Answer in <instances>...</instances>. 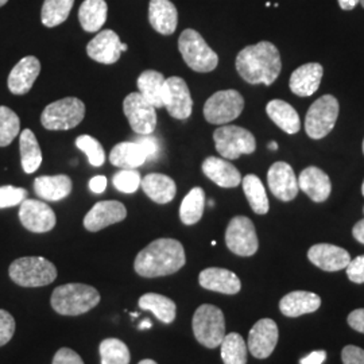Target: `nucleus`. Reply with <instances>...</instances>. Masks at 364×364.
Returning <instances> with one entry per match:
<instances>
[{
	"label": "nucleus",
	"instance_id": "nucleus-1",
	"mask_svg": "<svg viewBox=\"0 0 364 364\" xmlns=\"http://www.w3.org/2000/svg\"><path fill=\"white\" fill-rule=\"evenodd\" d=\"M236 70L248 84L272 85L282 70L281 55L272 42L246 46L236 57Z\"/></svg>",
	"mask_w": 364,
	"mask_h": 364
},
{
	"label": "nucleus",
	"instance_id": "nucleus-2",
	"mask_svg": "<svg viewBox=\"0 0 364 364\" xmlns=\"http://www.w3.org/2000/svg\"><path fill=\"white\" fill-rule=\"evenodd\" d=\"M186 257L181 243L176 239H156L136 255L134 269L144 278H158L177 273L185 266Z\"/></svg>",
	"mask_w": 364,
	"mask_h": 364
},
{
	"label": "nucleus",
	"instance_id": "nucleus-3",
	"mask_svg": "<svg viewBox=\"0 0 364 364\" xmlns=\"http://www.w3.org/2000/svg\"><path fill=\"white\" fill-rule=\"evenodd\" d=\"M50 302L58 314L80 316L99 305L100 294L90 285L68 284L54 289Z\"/></svg>",
	"mask_w": 364,
	"mask_h": 364
},
{
	"label": "nucleus",
	"instance_id": "nucleus-4",
	"mask_svg": "<svg viewBox=\"0 0 364 364\" xmlns=\"http://www.w3.org/2000/svg\"><path fill=\"white\" fill-rule=\"evenodd\" d=\"M10 278L22 287H48L57 278V269L42 257H25L14 260L9 269Z\"/></svg>",
	"mask_w": 364,
	"mask_h": 364
},
{
	"label": "nucleus",
	"instance_id": "nucleus-5",
	"mask_svg": "<svg viewBox=\"0 0 364 364\" xmlns=\"http://www.w3.org/2000/svg\"><path fill=\"white\" fill-rule=\"evenodd\" d=\"M178 50L185 64L198 73H209L219 65V57L193 28L183 30L178 38Z\"/></svg>",
	"mask_w": 364,
	"mask_h": 364
},
{
	"label": "nucleus",
	"instance_id": "nucleus-6",
	"mask_svg": "<svg viewBox=\"0 0 364 364\" xmlns=\"http://www.w3.org/2000/svg\"><path fill=\"white\" fill-rule=\"evenodd\" d=\"M192 328L196 340L201 346L207 348L220 347L221 341L225 336L224 314L218 306L204 304L197 308Z\"/></svg>",
	"mask_w": 364,
	"mask_h": 364
},
{
	"label": "nucleus",
	"instance_id": "nucleus-7",
	"mask_svg": "<svg viewBox=\"0 0 364 364\" xmlns=\"http://www.w3.org/2000/svg\"><path fill=\"white\" fill-rule=\"evenodd\" d=\"M85 117V105L77 97H65L48 105L41 123L46 130L66 131L77 127Z\"/></svg>",
	"mask_w": 364,
	"mask_h": 364
},
{
	"label": "nucleus",
	"instance_id": "nucleus-8",
	"mask_svg": "<svg viewBox=\"0 0 364 364\" xmlns=\"http://www.w3.org/2000/svg\"><path fill=\"white\" fill-rule=\"evenodd\" d=\"M338 99L332 95H324L317 99L305 117V130L309 138L323 139L335 129L338 117Z\"/></svg>",
	"mask_w": 364,
	"mask_h": 364
},
{
	"label": "nucleus",
	"instance_id": "nucleus-9",
	"mask_svg": "<svg viewBox=\"0 0 364 364\" xmlns=\"http://www.w3.org/2000/svg\"><path fill=\"white\" fill-rule=\"evenodd\" d=\"M216 150L225 159H237L257 150V141L250 131L237 126H221L213 132Z\"/></svg>",
	"mask_w": 364,
	"mask_h": 364
},
{
	"label": "nucleus",
	"instance_id": "nucleus-10",
	"mask_svg": "<svg viewBox=\"0 0 364 364\" xmlns=\"http://www.w3.org/2000/svg\"><path fill=\"white\" fill-rule=\"evenodd\" d=\"M245 108L243 96L235 90L213 93L204 105V117L210 124H227L240 117Z\"/></svg>",
	"mask_w": 364,
	"mask_h": 364
},
{
	"label": "nucleus",
	"instance_id": "nucleus-11",
	"mask_svg": "<svg viewBox=\"0 0 364 364\" xmlns=\"http://www.w3.org/2000/svg\"><path fill=\"white\" fill-rule=\"evenodd\" d=\"M227 247L239 257H252L259 248L254 223L246 216H235L225 231Z\"/></svg>",
	"mask_w": 364,
	"mask_h": 364
},
{
	"label": "nucleus",
	"instance_id": "nucleus-12",
	"mask_svg": "<svg viewBox=\"0 0 364 364\" xmlns=\"http://www.w3.org/2000/svg\"><path fill=\"white\" fill-rule=\"evenodd\" d=\"M123 111L135 134L150 135L156 131V108L150 105L139 92H132L124 99Z\"/></svg>",
	"mask_w": 364,
	"mask_h": 364
},
{
	"label": "nucleus",
	"instance_id": "nucleus-13",
	"mask_svg": "<svg viewBox=\"0 0 364 364\" xmlns=\"http://www.w3.org/2000/svg\"><path fill=\"white\" fill-rule=\"evenodd\" d=\"M22 225L34 234H45L55 227V213L46 203L26 198L19 208Z\"/></svg>",
	"mask_w": 364,
	"mask_h": 364
},
{
	"label": "nucleus",
	"instance_id": "nucleus-14",
	"mask_svg": "<svg viewBox=\"0 0 364 364\" xmlns=\"http://www.w3.org/2000/svg\"><path fill=\"white\" fill-rule=\"evenodd\" d=\"M278 338L279 332L275 321L272 318H262L250 331L248 351L257 359H266L275 350Z\"/></svg>",
	"mask_w": 364,
	"mask_h": 364
},
{
	"label": "nucleus",
	"instance_id": "nucleus-15",
	"mask_svg": "<svg viewBox=\"0 0 364 364\" xmlns=\"http://www.w3.org/2000/svg\"><path fill=\"white\" fill-rule=\"evenodd\" d=\"M165 107L170 117L178 120H186L192 115L193 100L183 78L177 76L166 78Z\"/></svg>",
	"mask_w": 364,
	"mask_h": 364
},
{
	"label": "nucleus",
	"instance_id": "nucleus-16",
	"mask_svg": "<svg viewBox=\"0 0 364 364\" xmlns=\"http://www.w3.org/2000/svg\"><path fill=\"white\" fill-rule=\"evenodd\" d=\"M127 50V45L122 43L114 30L100 31L87 46V53L93 61L111 65L120 58V54Z\"/></svg>",
	"mask_w": 364,
	"mask_h": 364
},
{
	"label": "nucleus",
	"instance_id": "nucleus-17",
	"mask_svg": "<svg viewBox=\"0 0 364 364\" xmlns=\"http://www.w3.org/2000/svg\"><path fill=\"white\" fill-rule=\"evenodd\" d=\"M269 188L278 200L291 201L299 195V180L287 162H275L267 171Z\"/></svg>",
	"mask_w": 364,
	"mask_h": 364
},
{
	"label": "nucleus",
	"instance_id": "nucleus-18",
	"mask_svg": "<svg viewBox=\"0 0 364 364\" xmlns=\"http://www.w3.org/2000/svg\"><path fill=\"white\" fill-rule=\"evenodd\" d=\"M127 218V209L119 201H99L84 218V227L90 232H97Z\"/></svg>",
	"mask_w": 364,
	"mask_h": 364
},
{
	"label": "nucleus",
	"instance_id": "nucleus-19",
	"mask_svg": "<svg viewBox=\"0 0 364 364\" xmlns=\"http://www.w3.org/2000/svg\"><path fill=\"white\" fill-rule=\"evenodd\" d=\"M308 259L324 272H338L348 266L351 257L344 248L328 243H320L309 248Z\"/></svg>",
	"mask_w": 364,
	"mask_h": 364
},
{
	"label": "nucleus",
	"instance_id": "nucleus-20",
	"mask_svg": "<svg viewBox=\"0 0 364 364\" xmlns=\"http://www.w3.org/2000/svg\"><path fill=\"white\" fill-rule=\"evenodd\" d=\"M41 73V63L34 55H27L14 66L7 85L14 95H26Z\"/></svg>",
	"mask_w": 364,
	"mask_h": 364
},
{
	"label": "nucleus",
	"instance_id": "nucleus-21",
	"mask_svg": "<svg viewBox=\"0 0 364 364\" xmlns=\"http://www.w3.org/2000/svg\"><path fill=\"white\" fill-rule=\"evenodd\" d=\"M198 284L200 287L207 290L218 291L228 296L237 294L242 289V284L237 275L227 269H220V267H209L203 270L198 275Z\"/></svg>",
	"mask_w": 364,
	"mask_h": 364
},
{
	"label": "nucleus",
	"instance_id": "nucleus-22",
	"mask_svg": "<svg viewBox=\"0 0 364 364\" xmlns=\"http://www.w3.org/2000/svg\"><path fill=\"white\" fill-rule=\"evenodd\" d=\"M299 188L314 203H324L332 192V183L326 171L309 166L299 174Z\"/></svg>",
	"mask_w": 364,
	"mask_h": 364
},
{
	"label": "nucleus",
	"instance_id": "nucleus-23",
	"mask_svg": "<svg viewBox=\"0 0 364 364\" xmlns=\"http://www.w3.org/2000/svg\"><path fill=\"white\" fill-rule=\"evenodd\" d=\"M323 75L324 69L317 63L299 66L289 80L290 90L299 97L312 96L318 90Z\"/></svg>",
	"mask_w": 364,
	"mask_h": 364
},
{
	"label": "nucleus",
	"instance_id": "nucleus-24",
	"mask_svg": "<svg viewBox=\"0 0 364 364\" xmlns=\"http://www.w3.org/2000/svg\"><path fill=\"white\" fill-rule=\"evenodd\" d=\"M149 22L156 33L171 36L178 23V13L170 0H150Z\"/></svg>",
	"mask_w": 364,
	"mask_h": 364
},
{
	"label": "nucleus",
	"instance_id": "nucleus-25",
	"mask_svg": "<svg viewBox=\"0 0 364 364\" xmlns=\"http://www.w3.org/2000/svg\"><path fill=\"white\" fill-rule=\"evenodd\" d=\"M203 173L220 188H236L242 183L240 171L228 161L218 156H208L203 162Z\"/></svg>",
	"mask_w": 364,
	"mask_h": 364
},
{
	"label": "nucleus",
	"instance_id": "nucleus-26",
	"mask_svg": "<svg viewBox=\"0 0 364 364\" xmlns=\"http://www.w3.org/2000/svg\"><path fill=\"white\" fill-rule=\"evenodd\" d=\"M321 306V299L311 291H291L282 297L279 311L287 317H299L302 314L316 312Z\"/></svg>",
	"mask_w": 364,
	"mask_h": 364
},
{
	"label": "nucleus",
	"instance_id": "nucleus-27",
	"mask_svg": "<svg viewBox=\"0 0 364 364\" xmlns=\"http://www.w3.org/2000/svg\"><path fill=\"white\" fill-rule=\"evenodd\" d=\"M141 186L146 196L156 204H168L177 193V185L169 176L150 173L142 178Z\"/></svg>",
	"mask_w": 364,
	"mask_h": 364
},
{
	"label": "nucleus",
	"instance_id": "nucleus-28",
	"mask_svg": "<svg viewBox=\"0 0 364 364\" xmlns=\"http://www.w3.org/2000/svg\"><path fill=\"white\" fill-rule=\"evenodd\" d=\"M72 180L65 174L58 176H41L34 181V191L42 200L60 201L70 195Z\"/></svg>",
	"mask_w": 364,
	"mask_h": 364
},
{
	"label": "nucleus",
	"instance_id": "nucleus-29",
	"mask_svg": "<svg viewBox=\"0 0 364 364\" xmlns=\"http://www.w3.org/2000/svg\"><path fill=\"white\" fill-rule=\"evenodd\" d=\"M139 93L156 108L165 107L166 78L156 70H144L136 81Z\"/></svg>",
	"mask_w": 364,
	"mask_h": 364
},
{
	"label": "nucleus",
	"instance_id": "nucleus-30",
	"mask_svg": "<svg viewBox=\"0 0 364 364\" xmlns=\"http://www.w3.org/2000/svg\"><path fill=\"white\" fill-rule=\"evenodd\" d=\"M266 112L274 123L289 135L297 134L301 129V122H299L297 111L284 100L275 99L270 103H267Z\"/></svg>",
	"mask_w": 364,
	"mask_h": 364
},
{
	"label": "nucleus",
	"instance_id": "nucleus-31",
	"mask_svg": "<svg viewBox=\"0 0 364 364\" xmlns=\"http://www.w3.org/2000/svg\"><path fill=\"white\" fill-rule=\"evenodd\" d=\"M107 14L105 0H84L78 10V21L87 33H96L105 26Z\"/></svg>",
	"mask_w": 364,
	"mask_h": 364
},
{
	"label": "nucleus",
	"instance_id": "nucleus-32",
	"mask_svg": "<svg viewBox=\"0 0 364 364\" xmlns=\"http://www.w3.org/2000/svg\"><path fill=\"white\" fill-rule=\"evenodd\" d=\"M109 162L122 169H135L144 165L146 156L142 147L136 142H122L111 150Z\"/></svg>",
	"mask_w": 364,
	"mask_h": 364
},
{
	"label": "nucleus",
	"instance_id": "nucleus-33",
	"mask_svg": "<svg viewBox=\"0 0 364 364\" xmlns=\"http://www.w3.org/2000/svg\"><path fill=\"white\" fill-rule=\"evenodd\" d=\"M138 305L141 309L153 313L164 324L173 323L177 314V306L174 301L158 293H146L139 299Z\"/></svg>",
	"mask_w": 364,
	"mask_h": 364
},
{
	"label": "nucleus",
	"instance_id": "nucleus-34",
	"mask_svg": "<svg viewBox=\"0 0 364 364\" xmlns=\"http://www.w3.org/2000/svg\"><path fill=\"white\" fill-rule=\"evenodd\" d=\"M19 150H21V162H22L23 170L27 174L36 173L42 164V151L33 131L26 129L21 132Z\"/></svg>",
	"mask_w": 364,
	"mask_h": 364
},
{
	"label": "nucleus",
	"instance_id": "nucleus-35",
	"mask_svg": "<svg viewBox=\"0 0 364 364\" xmlns=\"http://www.w3.org/2000/svg\"><path fill=\"white\" fill-rule=\"evenodd\" d=\"M242 183H243V192L247 197L251 209L257 215H266L270 209V204L266 195V189L260 181L259 177L255 174H247L245 178H242Z\"/></svg>",
	"mask_w": 364,
	"mask_h": 364
},
{
	"label": "nucleus",
	"instance_id": "nucleus-36",
	"mask_svg": "<svg viewBox=\"0 0 364 364\" xmlns=\"http://www.w3.org/2000/svg\"><path fill=\"white\" fill-rule=\"evenodd\" d=\"M205 208V193L201 188H193L185 198L180 207V219L185 225H193L201 220Z\"/></svg>",
	"mask_w": 364,
	"mask_h": 364
},
{
	"label": "nucleus",
	"instance_id": "nucleus-37",
	"mask_svg": "<svg viewBox=\"0 0 364 364\" xmlns=\"http://www.w3.org/2000/svg\"><path fill=\"white\" fill-rule=\"evenodd\" d=\"M75 0H45L41 11V21L43 26H60L64 23L73 9Z\"/></svg>",
	"mask_w": 364,
	"mask_h": 364
},
{
	"label": "nucleus",
	"instance_id": "nucleus-38",
	"mask_svg": "<svg viewBox=\"0 0 364 364\" xmlns=\"http://www.w3.org/2000/svg\"><path fill=\"white\" fill-rule=\"evenodd\" d=\"M220 347L224 364H247V344L239 333L225 335Z\"/></svg>",
	"mask_w": 364,
	"mask_h": 364
},
{
	"label": "nucleus",
	"instance_id": "nucleus-39",
	"mask_svg": "<svg viewBox=\"0 0 364 364\" xmlns=\"http://www.w3.org/2000/svg\"><path fill=\"white\" fill-rule=\"evenodd\" d=\"M102 364H130L129 347L117 338H105L100 343Z\"/></svg>",
	"mask_w": 364,
	"mask_h": 364
},
{
	"label": "nucleus",
	"instance_id": "nucleus-40",
	"mask_svg": "<svg viewBox=\"0 0 364 364\" xmlns=\"http://www.w3.org/2000/svg\"><path fill=\"white\" fill-rule=\"evenodd\" d=\"M21 120L11 108L0 105V147L13 144L14 139L19 135Z\"/></svg>",
	"mask_w": 364,
	"mask_h": 364
},
{
	"label": "nucleus",
	"instance_id": "nucleus-41",
	"mask_svg": "<svg viewBox=\"0 0 364 364\" xmlns=\"http://www.w3.org/2000/svg\"><path fill=\"white\" fill-rule=\"evenodd\" d=\"M76 146L78 150H81L85 156H88V161L92 166L100 168L105 165V149L97 139L92 138L91 135H80L76 139Z\"/></svg>",
	"mask_w": 364,
	"mask_h": 364
},
{
	"label": "nucleus",
	"instance_id": "nucleus-42",
	"mask_svg": "<svg viewBox=\"0 0 364 364\" xmlns=\"http://www.w3.org/2000/svg\"><path fill=\"white\" fill-rule=\"evenodd\" d=\"M142 177L135 169H123L114 174L112 183L122 193H134L139 189Z\"/></svg>",
	"mask_w": 364,
	"mask_h": 364
},
{
	"label": "nucleus",
	"instance_id": "nucleus-43",
	"mask_svg": "<svg viewBox=\"0 0 364 364\" xmlns=\"http://www.w3.org/2000/svg\"><path fill=\"white\" fill-rule=\"evenodd\" d=\"M27 198V191L11 185L0 186V209L21 205Z\"/></svg>",
	"mask_w": 364,
	"mask_h": 364
},
{
	"label": "nucleus",
	"instance_id": "nucleus-44",
	"mask_svg": "<svg viewBox=\"0 0 364 364\" xmlns=\"http://www.w3.org/2000/svg\"><path fill=\"white\" fill-rule=\"evenodd\" d=\"M15 320L7 311L0 309V347L6 346L15 333Z\"/></svg>",
	"mask_w": 364,
	"mask_h": 364
},
{
	"label": "nucleus",
	"instance_id": "nucleus-45",
	"mask_svg": "<svg viewBox=\"0 0 364 364\" xmlns=\"http://www.w3.org/2000/svg\"><path fill=\"white\" fill-rule=\"evenodd\" d=\"M135 142L142 147L144 156H146V161H151L158 156L159 141L154 136H151V134L150 135H139Z\"/></svg>",
	"mask_w": 364,
	"mask_h": 364
},
{
	"label": "nucleus",
	"instance_id": "nucleus-46",
	"mask_svg": "<svg viewBox=\"0 0 364 364\" xmlns=\"http://www.w3.org/2000/svg\"><path fill=\"white\" fill-rule=\"evenodd\" d=\"M346 270L350 281L353 284H364V255L351 259Z\"/></svg>",
	"mask_w": 364,
	"mask_h": 364
},
{
	"label": "nucleus",
	"instance_id": "nucleus-47",
	"mask_svg": "<svg viewBox=\"0 0 364 364\" xmlns=\"http://www.w3.org/2000/svg\"><path fill=\"white\" fill-rule=\"evenodd\" d=\"M343 364H364V350L356 346H347L341 351Z\"/></svg>",
	"mask_w": 364,
	"mask_h": 364
},
{
	"label": "nucleus",
	"instance_id": "nucleus-48",
	"mask_svg": "<svg viewBox=\"0 0 364 364\" xmlns=\"http://www.w3.org/2000/svg\"><path fill=\"white\" fill-rule=\"evenodd\" d=\"M52 364H84L77 352L70 348H61L53 358Z\"/></svg>",
	"mask_w": 364,
	"mask_h": 364
},
{
	"label": "nucleus",
	"instance_id": "nucleus-49",
	"mask_svg": "<svg viewBox=\"0 0 364 364\" xmlns=\"http://www.w3.org/2000/svg\"><path fill=\"white\" fill-rule=\"evenodd\" d=\"M347 321L353 331L364 333V309L352 311Z\"/></svg>",
	"mask_w": 364,
	"mask_h": 364
},
{
	"label": "nucleus",
	"instance_id": "nucleus-50",
	"mask_svg": "<svg viewBox=\"0 0 364 364\" xmlns=\"http://www.w3.org/2000/svg\"><path fill=\"white\" fill-rule=\"evenodd\" d=\"M326 359V351H314L309 353L308 356L302 358L299 360V364H323Z\"/></svg>",
	"mask_w": 364,
	"mask_h": 364
},
{
	"label": "nucleus",
	"instance_id": "nucleus-51",
	"mask_svg": "<svg viewBox=\"0 0 364 364\" xmlns=\"http://www.w3.org/2000/svg\"><path fill=\"white\" fill-rule=\"evenodd\" d=\"M105 188H107V178H105V176H96L90 181V189L96 195L105 193Z\"/></svg>",
	"mask_w": 364,
	"mask_h": 364
},
{
	"label": "nucleus",
	"instance_id": "nucleus-52",
	"mask_svg": "<svg viewBox=\"0 0 364 364\" xmlns=\"http://www.w3.org/2000/svg\"><path fill=\"white\" fill-rule=\"evenodd\" d=\"M352 235H353V237H355L359 243L364 245V219L363 220L358 221V223L353 225Z\"/></svg>",
	"mask_w": 364,
	"mask_h": 364
},
{
	"label": "nucleus",
	"instance_id": "nucleus-53",
	"mask_svg": "<svg viewBox=\"0 0 364 364\" xmlns=\"http://www.w3.org/2000/svg\"><path fill=\"white\" fill-rule=\"evenodd\" d=\"M359 3L360 0H338V6L344 11H351Z\"/></svg>",
	"mask_w": 364,
	"mask_h": 364
},
{
	"label": "nucleus",
	"instance_id": "nucleus-54",
	"mask_svg": "<svg viewBox=\"0 0 364 364\" xmlns=\"http://www.w3.org/2000/svg\"><path fill=\"white\" fill-rule=\"evenodd\" d=\"M153 324H151V321L150 320H144L139 326H138V329H144V328H151Z\"/></svg>",
	"mask_w": 364,
	"mask_h": 364
},
{
	"label": "nucleus",
	"instance_id": "nucleus-55",
	"mask_svg": "<svg viewBox=\"0 0 364 364\" xmlns=\"http://www.w3.org/2000/svg\"><path fill=\"white\" fill-rule=\"evenodd\" d=\"M138 364H158L154 360H151V359H144V360H141Z\"/></svg>",
	"mask_w": 364,
	"mask_h": 364
},
{
	"label": "nucleus",
	"instance_id": "nucleus-56",
	"mask_svg": "<svg viewBox=\"0 0 364 364\" xmlns=\"http://www.w3.org/2000/svg\"><path fill=\"white\" fill-rule=\"evenodd\" d=\"M269 149L275 151V150H278V144H275V142H270V144H269Z\"/></svg>",
	"mask_w": 364,
	"mask_h": 364
},
{
	"label": "nucleus",
	"instance_id": "nucleus-57",
	"mask_svg": "<svg viewBox=\"0 0 364 364\" xmlns=\"http://www.w3.org/2000/svg\"><path fill=\"white\" fill-rule=\"evenodd\" d=\"M9 0H0V7H3Z\"/></svg>",
	"mask_w": 364,
	"mask_h": 364
},
{
	"label": "nucleus",
	"instance_id": "nucleus-58",
	"mask_svg": "<svg viewBox=\"0 0 364 364\" xmlns=\"http://www.w3.org/2000/svg\"><path fill=\"white\" fill-rule=\"evenodd\" d=\"M362 195L364 196V181H363V185H362Z\"/></svg>",
	"mask_w": 364,
	"mask_h": 364
},
{
	"label": "nucleus",
	"instance_id": "nucleus-59",
	"mask_svg": "<svg viewBox=\"0 0 364 364\" xmlns=\"http://www.w3.org/2000/svg\"><path fill=\"white\" fill-rule=\"evenodd\" d=\"M360 4H362V6H363V9H364V0H360Z\"/></svg>",
	"mask_w": 364,
	"mask_h": 364
},
{
	"label": "nucleus",
	"instance_id": "nucleus-60",
	"mask_svg": "<svg viewBox=\"0 0 364 364\" xmlns=\"http://www.w3.org/2000/svg\"><path fill=\"white\" fill-rule=\"evenodd\" d=\"M363 154H364V141H363Z\"/></svg>",
	"mask_w": 364,
	"mask_h": 364
},
{
	"label": "nucleus",
	"instance_id": "nucleus-61",
	"mask_svg": "<svg viewBox=\"0 0 364 364\" xmlns=\"http://www.w3.org/2000/svg\"><path fill=\"white\" fill-rule=\"evenodd\" d=\"M363 212H364V209H363Z\"/></svg>",
	"mask_w": 364,
	"mask_h": 364
}]
</instances>
